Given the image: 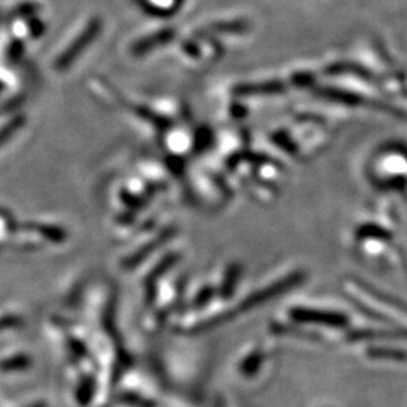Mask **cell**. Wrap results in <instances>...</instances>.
Segmentation results:
<instances>
[{
    "mask_svg": "<svg viewBox=\"0 0 407 407\" xmlns=\"http://www.w3.org/2000/svg\"><path fill=\"white\" fill-rule=\"evenodd\" d=\"M178 260H180L178 254H169V255H166L163 260L151 270L150 276L146 277V302L148 303H153L155 299V294H157L155 282L159 281L160 277L171 269V267L177 264Z\"/></svg>",
    "mask_w": 407,
    "mask_h": 407,
    "instance_id": "obj_5",
    "label": "cell"
},
{
    "mask_svg": "<svg viewBox=\"0 0 407 407\" xmlns=\"http://www.w3.org/2000/svg\"><path fill=\"white\" fill-rule=\"evenodd\" d=\"M70 346H71V350L76 353L77 358H86L88 356V348L86 346L83 344L82 341L79 339H70Z\"/></svg>",
    "mask_w": 407,
    "mask_h": 407,
    "instance_id": "obj_15",
    "label": "cell"
},
{
    "mask_svg": "<svg viewBox=\"0 0 407 407\" xmlns=\"http://www.w3.org/2000/svg\"><path fill=\"white\" fill-rule=\"evenodd\" d=\"M243 23H231V24H219V26H211V31L220 32V31H243L245 29Z\"/></svg>",
    "mask_w": 407,
    "mask_h": 407,
    "instance_id": "obj_16",
    "label": "cell"
},
{
    "mask_svg": "<svg viewBox=\"0 0 407 407\" xmlns=\"http://www.w3.org/2000/svg\"><path fill=\"white\" fill-rule=\"evenodd\" d=\"M284 91V85L279 82H267V83H258V85H242L236 88L237 95H273L277 92Z\"/></svg>",
    "mask_w": 407,
    "mask_h": 407,
    "instance_id": "obj_6",
    "label": "cell"
},
{
    "mask_svg": "<svg viewBox=\"0 0 407 407\" xmlns=\"http://www.w3.org/2000/svg\"><path fill=\"white\" fill-rule=\"evenodd\" d=\"M290 317L302 323V325H321V326H330V328H344L347 326V317L338 312H329V311H320V309H311V308H291Z\"/></svg>",
    "mask_w": 407,
    "mask_h": 407,
    "instance_id": "obj_2",
    "label": "cell"
},
{
    "mask_svg": "<svg viewBox=\"0 0 407 407\" xmlns=\"http://www.w3.org/2000/svg\"><path fill=\"white\" fill-rule=\"evenodd\" d=\"M174 38V31H163V32H159L157 35H153V36H148V38L142 40V41H139L137 44H135V47H133V53L136 54H144L146 52H150L155 47H159V45L164 44V43H168Z\"/></svg>",
    "mask_w": 407,
    "mask_h": 407,
    "instance_id": "obj_8",
    "label": "cell"
},
{
    "mask_svg": "<svg viewBox=\"0 0 407 407\" xmlns=\"http://www.w3.org/2000/svg\"><path fill=\"white\" fill-rule=\"evenodd\" d=\"M100 29H101V22H98V20H94V22H91L89 23V26L86 27L85 31L82 32V35L79 36V38L74 41L72 44H71V47L62 54V56L59 58V61H58V67L59 68H66V67H68L70 63L76 59L79 54L85 50L88 45L94 41V38L97 36V33L100 32Z\"/></svg>",
    "mask_w": 407,
    "mask_h": 407,
    "instance_id": "obj_3",
    "label": "cell"
},
{
    "mask_svg": "<svg viewBox=\"0 0 407 407\" xmlns=\"http://www.w3.org/2000/svg\"><path fill=\"white\" fill-rule=\"evenodd\" d=\"M115 314H116L115 312V300H112L107 305V308L103 314V326L107 330V334L114 338H116V335H118L116 325H115Z\"/></svg>",
    "mask_w": 407,
    "mask_h": 407,
    "instance_id": "obj_12",
    "label": "cell"
},
{
    "mask_svg": "<svg viewBox=\"0 0 407 407\" xmlns=\"http://www.w3.org/2000/svg\"><path fill=\"white\" fill-rule=\"evenodd\" d=\"M118 401H121L127 406H132V407H157V404L151 400L144 399V397L133 394V392H125L121 394L118 397Z\"/></svg>",
    "mask_w": 407,
    "mask_h": 407,
    "instance_id": "obj_11",
    "label": "cell"
},
{
    "mask_svg": "<svg viewBox=\"0 0 407 407\" xmlns=\"http://www.w3.org/2000/svg\"><path fill=\"white\" fill-rule=\"evenodd\" d=\"M303 279H305V275L302 272H294L286 277H284V279L276 281L272 285H267V286H264V289L249 294L247 298L238 305L237 311L238 312H247L256 307H261V305L276 299L277 295L285 294L286 291L295 289V286L303 282Z\"/></svg>",
    "mask_w": 407,
    "mask_h": 407,
    "instance_id": "obj_1",
    "label": "cell"
},
{
    "mask_svg": "<svg viewBox=\"0 0 407 407\" xmlns=\"http://www.w3.org/2000/svg\"><path fill=\"white\" fill-rule=\"evenodd\" d=\"M95 387H97V382L94 376H85L82 378L76 391V400L79 406L86 407L91 404L92 399H94V395H95Z\"/></svg>",
    "mask_w": 407,
    "mask_h": 407,
    "instance_id": "obj_10",
    "label": "cell"
},
{
    "mask_svg": "<svg viewBox=\"0 0 407 407\" xmlns=\"http://www.w3.org/2000/svg\"><path fill=\"white\" fill-rule=\"evenodd\" d=\"M240 275H242V266L240 264L236 263V264H231L228 267L224 281H222L220 290H219V294H220L222 299L229 300L231 298H233L234 293H236V289H237L238 279H240Z\"/></svg>",
    "mask_w": 407,
    "mask_h": 407,
    "instance_id": "obj_7",
    "label": "cell"
},
{
    "mask_svg": "<svg viewBox=\"0 0 407 407\" xmlns=\"http://www.w3.org/2000/svg\"><path fill=\"white\" fill-rule=\"evenodd\" d=\"M264 362V355L260 348L254 350L252 353H249L242 364H240V374L246 378H251L260 373V368Z\"/></svg>",
    "mask_w": 407,
    "mask_h": 407,
    "instance_id": "obj_9",
    "label": "cell"
},
{
    "mask_svg": "<svg viewBox=\"0 0 407 407\" xmlns=\"http://www.w3.org/2000/svg\"><path fill=\"white\" fill-rule=\"evenodd\" d=\"M369 355L374 356V358H390V359H395V360H406L407 359V353L404 351H397V350H373L369 351Z\"/></svg>",
    "mask_w": 407,
    "mask_h": 407,
    "instance_id": "obj_14",
    "label": "cell"
},
{
    "mask_svg": "<svg viewBox=\"0 0 407 407\" xmlns=\"http://www.w3.org/2000/svg\"><path fill=\"white\" fill-rule=\"evenodd\" d=\"M174 236V231L172 229H166L164 233H162L159 237H155V240H153V242H150V243H146V245H144L141 249H139V251H136L133 255H130V256H127L125 260L123 261V264H121V267L123 269H125V270H132V269H135V267H137L139 264H142L148 256H150L157 247L159 246H162V245H164L166 242H168V240Z\"/></svg>",
    "mask_w": 407,
    "mask_h": 407,
    "instance_id": "obj_4",
    "label": "cell"
},
{
    "mask_svg": "<svg viewBox=\"0 0 407 407\" xmlns=\"http://www.w3.org/2000/svg\"><path fill=\"white\" fill-rule=\"evenodd\" d=\"M213 298H215V289H213V286H210V285H206L195 295V299H193L192 307L197 308V309L207 307V305L213 300Z\"/></svg>",
    "mask_w": 407,
    "mask_h": 407,
    "instance_id": "obj_13",
    "label": "cell"
},
{
    "mask_svg": "<svg viewBox=\"0 0 407 407\" xmlns=\"http://www.w3.org/2000/svg\"><path fill=\"white\" fill-rule=\"evenodd\" d=\"M294 83L295 85H308V83H311V77L308 76V74H295L294 76Z\"/></svg>",
    "mask_w": 407,
    "mask_h": 407,
    "instance_id": "obj_17",
    "label": "cell"
}]
</instances>
